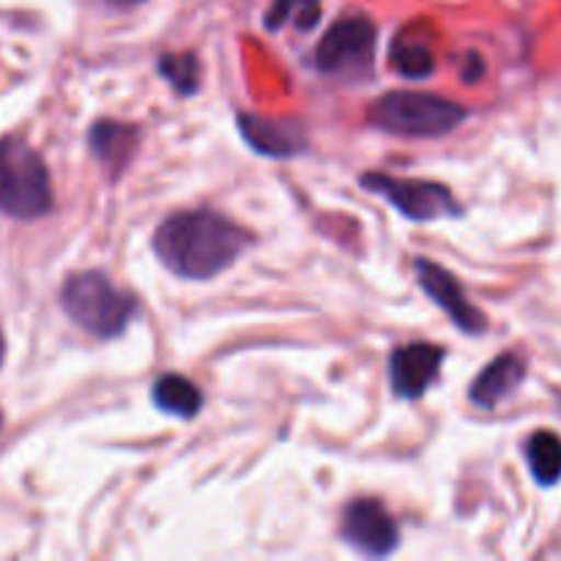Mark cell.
Masks as SVG:
<instances>
[{
  "label": "cell",
  "mask_w": 561,
  "mask_h": 561,
  "mask_svg": "<svg viewBox=\"0 0 561 561\" xmlns=\"http://www.w3.org/2000/svg\"><path fill=\"white\" fill-rule=\"evenodd\" d=\"M526 378V365L520 356L515 354H502L485 367V370L477 376V381L471 383V403L480 405V409H496L499 403L510 398L515 389L524 383Z\"/></svg>",
  "instance_id": "11"
},
{
  "label": "cell",
  "mask_w": 561,
  "mask_h": 561,
  "mask_svg": "<svg viewBox=\"0 0 561 561\" xmlns=\"http://www.w3.org/2000/svg\"><path fill=\"white\" fill-rule=\"evenodd\" d=\"M153 403L162 409L164 414L181 416V420H192L197 411L203 409V392L190 381V378L179 376V373H168L153 383Z\"/></svg>",
  "instance_id": "13"
},
{
  "label": "cell",
  "mask_w": 561,
  "mask_h": 561,
  "mask_svg": "<svg viewBox=\"0 0 561 561\" xmlns=\"http://www.w3.org/2000/svg\"><path fill=\"white\" fill-rule=\"evenodd\" d=\"M252 244L250 230L214 211H181L153 233V252L181 279H211Z\"/></svg>",
  "instance_id": "1"
},
{
  "label": "cell",
  "mask_w": 561,
  "mask_h": 561,
  "mask_svg": "<svg viewBox=\"0 0 561 561\" xmlns=\"http://www.w3.org/2000/svg\"><path fill=\"white\" fill-rule=\"evenodd\" d=\"M526 460L540 485H557L561 480V438L551 431H540L526 444Z\"/></svg>",
  "instance_id": "14"
},
{
  "label": "cell",
  "mask_w": 561,
  "mask_h": 561,
  "mask_svg": "<svg viewBox=\"0 0 561 561\" xmlns=\"http://www.w3.org/2000/svg\"><path fill=\"white\" fill-rule=\"evenodd\" d=\"M362 184L376 195L387 197L403 217L414 219V222L460 217V203L444 184L420 179H394V175L383 173L362 175Z\"/></svg>",
  "instance_id": "6"
},
{
  "label": "cell",
  "mask_w": 561,
  "mask_h": 561,
  "mask_svg": "<svg viewBox=\"0 0 561 561\" xmlns=\"http://www.w3.org/2000/svg\"><path fill=\"white\" fill-rule=\"evenodd\" d=\"M60 305L77 327L102 340L118 337L137 310L135 299L99 272H82L66 279Z\"/></svg>",
  "instance_id": "4"
},
{
  "label": "cell",
  "mask_w": 561,
  "mask_h": 561,
  "mask_svg": "<svg viewBox=\"0 0 561 561\" xmlns=\"http://www.w3.org/2000/svg\"><path fill=\"white\" fill-rule=\"evenodd\" d=\"M343 540L365 557H389L398 551L400 531L381 502L359 499L343 513Z\"/></svg>",
  "instance_id": "7"
},
{
  "label": "cell",
  "mask_w": 561,
  "mask_h": 561,
  "mask_svg": "<svg viewBox=\"0 0 561 561\" xmlns=\"http://www.w3.org/2000/svg\"><path fill=\"white\" fill-rule=\"evenodd\" d=\"M389 58H392L394 69L403 77H411V80H422V77L433 75V69H436V60H433L431 49L409 36L394 38Z\"/></svg>",
  "instance_id": "15"
},
{
  "label": "cell",
  "mask_w": 561,
  "mask_h": 561,
  "mask_svg": "<svg viewBox=\"0 0 561 561\" xmlns=\"http://www.w3.org/2000/svg\"><path fill=\"white\" fill-rule=\"evenodd\" d=\"M137 146H140V129H135V126L118 124V121H99L91 129L93 157L110 170L113 179L124 173L126 164L135 157Z\"/></svg>",
  "instance_id": "12"
},
{
  "label": "cell",
  "mask_w": 561,
  "mask_h": 561,
  "mask_svg": "<svg viewBox=\"0 0 561 561\" xmlns=\"http://www.w3.org/2000/svg\"><path fill=\"white\" fill-rule=\"evenodd\" d=\"M466 107L422 91L383 93L367 110V121L376 129L398 137H442L458 129Z\"/></svg>",
  "instance_id": "2"
},
{
  "label": "cell",
  "mask_w": 561,
  "mask_h": 561,
  "mask_svg": "<svg viewBox=\"0 0 561 561\" xmlns=\"http://www.w3.org/2000/svg\"><path fill=\"white\" fill-rule=\"evenodd\" d=\"M414 268H416V277H420L422 290H425V294L431 296L444 312H447L449 321H453L460 332L466 334L485 332L488 329L485 316H482V312L466 299L460 283L447 272V268H442L433 261H425V257H416Z\"/></svg>",
  "instance_id": "8"
},
{
  "label": "cell",
  "mask_w": 561,
  "mask_h": 561,
  "mask_svg": "<svg viewBox=\"0 0 561 561\" xmlns=\"http://www.w3.org/2000/svg\"><path fill=\"white\" fill-rule=\"evenodd\" d=\"M376 25L367 16H343L323 33L316 64L323 75L362 77L373 69Z\"/></svg>",
  "instance_id": "5"
},
{
  "label": "cell",
  "mask_w": 561,
  "mask_h": 561,
  "mask_svg": "<svg viewBox=\"0 0 561 561\" xmlns=\"http://www.w3.org/2000/svg\"><path fill=\"white\" fill-rule=\"evenodd\" d=\"M162 75L179 93H195L201 88V64L195 55H164L159 64Z\"/></svg>",
  "instance_id": "17"
},
{
  "label": "cell",
  "mask_w": 561,
  "mask_h": 561,
  "mask_svg": "<svg viewBox=\"0 0 561 561\" xmlns=\"http://www.w3.org/2000/svg\"><path fill=\"white\" fill-rule=\"evenodd\" d=\"M3 356H5V343H3V334H0V365H3Z\"/></svg>",
  "instance_id": "19"
},
{
  "label": "cell",
  "mask_w": 561,
  "mask_h": 561,
  "mask_svg": "<svg viewBox=\"0 0 561 561\" xmlns=\"http://www.w3.org/2000/svg\"><path fill=\"white\" fill-rule=\"evenodd\" d=\"M294 16L299 31H312L321 20V0H274L266 11V27L277 31Z\"/></svg>",
  "instance_id": "16"
},
{
  "label": "cell",
  "mask_w": 561,
  "mask_h": 561,
  "mask_svg": "<svg viewBox=\"0 0 561 561\" xmlns=\"http://www.w3.org/2000/svg\"><path fill=\"white\" fill-rule=\"evenodd\" d=\"M53 208V181L44 159L20 137L0 140V211L38 219Z\"/></svg>",
  "instance_id": "3"
},
{
  "label": "cell",
  "mask_w": 561,
  "mask_h": 561,
  "mask_svg": "<svg viewBox=\"0 0 561 561\" xmlns=\"http://www.w3.org/2000/svg\"><path fill=\"white\" fill-rule=\"evenodd\" d=\"M0 427H3V414H0Z\"/></svg>",
  "instance_id": "20"
},
{
  "label": "cell",
  "mask_w": 561,
  "mask_h": 561,
  "mask_svg": "<svg viewBox=\"0 0 561 561\" xmlns=\"http://www.w3.org/2000/svg\"><path fill=\"white\" fill-rule=\"evenodd\" d=\"M107 5H115V9H129V5L146 3V0H104Z\"/></svg>",
  "instance_id": "18"
},
{
  "label": "cell",
  "mask_w": 561,
  "mask_h": 561,
  "mask_svg": "<svg viewBox=\"0 0 561 561\" xmlns=\"http://www.w3.org/2000/svg\"><path fill=\"white\" fill-rule=\"evenodd\" d=\"M444 348L431 343L403 345L389 359V378L392 392L403 400H416L433 387L444 365Z\"/></svg>",
  "instance_id": "9"
},
{
  "label": "cell",
  "mask_w": 561,
  "mask_h": 561,
  "mask_svg": "<svg viewBox=\"0 0 561 561\" xmlns=\"http://www.w3.org/2000/svg\"><path fill=\"white\" fill-rule=\"evenodd\" d=\"M239 129H241V137L250 142L252 151L263 153V157L288 159L307 148L305 129H301L296 121H272V118H263V115L241 113Z\"/></svg>",
  "instance_id": "10"
}]
</instances>
